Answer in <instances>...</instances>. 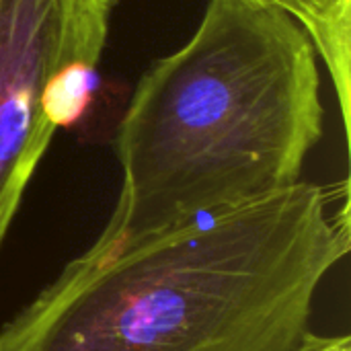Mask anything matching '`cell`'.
<instances>
[{"mask_svg":"<svg viewBox=\"0 0 351 351\" xmlns=\"http://www.w3.org/2000/svg\"><path fill=\"white\" fill-rule=\"evenodd\" d=\"M348 181L97 237L0 327V351H298L350 255Z\"/></svg>","mask_w":351,"mask_h":351,"instance_id":"obj_1","label":"cell"},{"mask_svg":"<svg viewBox=\"0 0 351 351\" xmlns=\"http://www.w3.org/2000/svg\"><path fill=\"white\" fill-rule=\"evenodd\" d=\"M325 107L317 51L286 12L210 0L138 80L115 132L121 185L101 237H130L302 181Z\"/></svg>","mask_w":351,"mask_h":351,"instance_id":"obj_2","label":"cell"},{"mask_svg":"<svg viewBox=\"0 0 351 351\" xmlns=\"http://www.w3.org/2000/svg\"><path fill=\"white\" fill-rule=\"evenodd\" d=\"M117 0H0V249L58 130L84 111Z\"/></svg>","mask_w":351,"mask_h":351,"instance_id":"obj_3","label":"cell"},{"mask_svg":"<svg viewBox=\"0 0 351 351\" xmlns=\"http://www.w3.org/2000/svg\"><path fill=\"white\" fill-rule=\"evenodd\" d=\"M290 14L321 56L341 109L346 132L351 111V0H241Z\"/></svg>","mask_w":351,"mask_h":351,"instance_id":"obj_4","label":"cell"},{"mask_svg":"<svg viewBox=\"0 0 351 351\" xmlns=\"http://www.w3.org/2000/svg\"><path fill=\"white\" fill-rule=\"evenodd\" d=\"M298 351H351L350 335H315L311 333Z\"/></svg>","mask_w":351,"mask_h":351,"instance_id":"obj_5","label":"cell"}]
</instances>
